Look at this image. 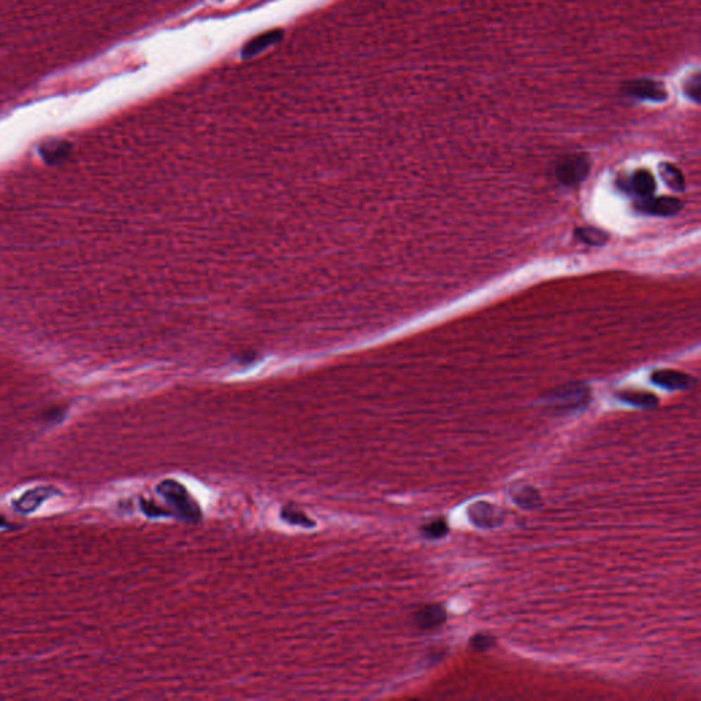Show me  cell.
Masks as SVG:
<instances>
[{"label":"cell","mask_w":701,"mask_h":701,"mask_svg":"<svg viewBox=\"0 0 701 701\" xmlns=\"http://www.w3.org/2000/svg\"><path fill=\"white\" fill-rule=\"evenodd\" d=\"M448 531H450V527H448V524L446 519H436V521H433V522L422 527V534L425 536L426 538H431V540L443 538L444 536L448 534Z\"/></svg>","instance_id":"e0dca14e"},{"label":"cell","mask_w":701,"mask_h":701,"mask_svg":"<svg viewBox=\"0 0 701 701\" xmlns=\"http://www.w3.org/2000/svg\"><path fill=\"white\" fill-rule=\"evenodd\" d=\"M660 177L671 189H674L676 192L683 191L685 177L676 166H673L670 163H662L660 165Z\"/></svg>","instance_id":"5bb4252c"},{"label":"cell","mask_w":701,"mask_h":701,"mask_svg":"<svg viewBox=\"0 0 701 701\" xmlns=\"http://www.w3.org/2000/svg\"><path fill=\"white\" fill-rule=\"evenodd\" d=\"M638 210L650 214V215H660V217H669V215H676L683 207V203L673 196H659V198H647L641 199L637 204Z\"/></svg>","instance_id":"8992f818"},{"label":"cell","mask_w":701,"mask_h":701,"mask_svg":"<svg viewBox=\"0 0 701 701\" xmlns=\"http://www.w3.org/2000/svg\"><path fill=\"white\" fill-rule=\"evenodd\" d=\"M630 189L640 198V199H647L653 196V192L656 189V181L651 172L648 170H638L636 172L631 179H630Z\"/></svg>","instance_id":"30bf717a"},{"label":"cell","mask_w":701,"mask_h":701,"mask_svg":"<svg viewBox=\"0 0 701 701\" xmlns=\"http://www.w3.org/2000/svg\"><path fill=\"white\" fill-rule=\"evenodd\" d=\"M158 495L170 507V515H175L184 522L201 521V510L184 485L175 479H166L156 488Z\"/></svg>","instance_id":"6da1fadb"},{"label":"cell","mask_w":701,"mask_h":701,"mask_svg":"<svg viewBox=\"0 0 701 701\" xmlns=\"http://www.w3.org/2000/svg\"><path fill=\"white\" fill-rule=\"evenodd\" d=\"M591 170L589 159L585 155H571L563 159L556 168L557 179L567 187H573L582 182Z\"/></svg>","instance_id":"3957f363"},{"label":"cell","mask_w":701,"mask_h":701,"mask_svg":"<svg viewBox=\"0 0 701 701\" xmlns=\"http://www.w3.org/2000/svg\"><path fill=\"white\" fill-rule=\"evenodd\" d=\"M651 381L655 385L670 391L689 389L693 382L692 377L676 370H657L652 374Z\"/></svg>","instance_id":"9c48e42d"},{"label":"cell","mask_w":701,"mask_h":701,"mask_svg":"<svg viewBox=\"0 0 701 701\" xmlns=\"http://www.w3.org/2000/svg\"><path fill=\"white\" fill-rule=\"evenodd\" d=\"M576 237L588 246L601 247L608 241V234L596 227H581L576 229Z\"/></svg>","instance_id":"9a60e30c"},{"label":"cell","mask_w":701,"mask_h":701,"mask_svg":"<svg viewBox=\"0 0 701 701\" xmlns=\"http://www.w3.org/2000/svg\"><path fill=\"white\" fill-rule=\"evenodd\" d=\"M1 524H3V522H1V519H0V526H1Z\"/></svg>","instance_id":"ffe728a7"},{"label":"cell","mask_w":701,"mask_h":701,"mask_svg":"<svg viewBox=\"0 0 701 701\" xmlns=\"http://www.w3.org/2000/svg\"><path fill=\"white\" fill-rule=\"evenodd\" d=\"M510 496L519 508L525 511H534L543 507V498L540 492L529 484L514 482L510 486Z\"/></svg>","instance_id":"52a82bcc"},{"label":"cell","mask_w":701,"mask_h":701,"mask_svg":"<svg viewBox=\"0 0 701 701\" xmlns=\"http://www.w3.org/2000/svg\"><path fill=\"white\" fill-rule=\"evenodd\" d=\"M52 495H53V491L50 488H36L33 491L26 492L24 496H21L18 500L15 501L14 505L20 512L29 514V512L34 511L43 501L47 500Z\"/></svg>","instance_id":"8fae6325"},{"label":"cell","mask_w":701,"mask_h":701,"mask_svg":"<svg viewBox=\"0 0 701 701\" xmlns=\"http://www.w3.org/2000/svg\"><path fill=\"white\" fill-rule=\"evenodd\" d=\"M700 75H696L695 77L690 78L689 84L685 85V91L688 94V96L692 99V101H699V95H700Z\"/></svg>","instance_id":"d6986e66"},{"label":"cell","mask_w":701,"mask_h":701,"mask_svg":"<svg viewBox=\"0 0 701 701\" xmlns=\"http://www.w3.org/2000/svg\"><path fill=\"white\" fill-rule=\"evenodd\" d=\"M470 648L476 652H486L492 650L496 645V640L493 636L486 633H478L470 640Z\"/></svg>","instance_id":"ac0fdd59"},{"label":"cell","mask_w":701,"mask_h":701,"mask_svg":"<svg viewBox=\"0 0 701 701\" xmlns=\"http://www.w3.org/2000/svg\"><path fill=\"white\" fill-rule=\"evenodd\" d=\"M591 399V389L586 385L570 384L553 392L548 398V404L556 412L569 414L585 408Z\"/></svg>","instance_id":"7a4b0ae2"},{"label":"cell","mask_w":701,"mask_h":701,"mask_svg":"<svg viewBox=\"0 0 701 701\" xmlns=\"http://www.w3.org/2000/svg\"><path fill=\"white\" fill-rule=\"evenodd\" d=\"M281 517H282L284 521H286L291 525H301L305 526V527H311V526L315 525L314 521H311L304 512H301L298 508H295L292 505L284 507L281 510Z\"/></svg>","instance_id":"2e32d148"},{"label":"cell","mask_w":701,"mask_h":701,"mask_svg":"<svg viewBox=\"0 0 701 701\" xmlns=\"http://www.w3.org/2000/svg\"><path fill=\"white\" fill-rule=\"evenodd\" d=\"M617 396L619 400L624 401V403H627L630 405H636V407H643V408H653L659 403V399L653 393L644 392V391H622Z\"/></svg>","instance_id":"4fadbf2b"},{"label":"cell","mask_w":701,"mask_h":701,"mask_svg":"<svg viewBox=\"0 0 701 701\" xmlns=\"http://www.w3.org/2000/svg\"><path fill=\"white\" fill-rule=\"evenodd\" d=\"M281 39H282V30H273V32H267L265 34H260V36L255 37L253 40H251L250 43L244 47L241 55H243V58H251V56L266 50L267 47L276 44L277 42H279Z\"/></svg>","instance_id":"7c38bea8"},{"label":"cell","mask_w":701,"mask_h":701,"mask_svg":"<svg viewBox=\"0 0 701 701\" xmlns=\"http://www.w3.org/2000/svg\"><path fill=\"white\" fill-rule=\"evenodd\" d=\"M625 92L629 96L640 101H663L667 98V91L663 84L652 80L631 81L625 87Z\"/></svg>","instance_id":"5b68a950"},{"label":"cell","mask_w":701,"mask_h":701,"mask_svg":"<svg viewBox=\"0 0 701 701\" xmlns=\"http://www.w3.org/2000/svg\"><path fill=\"white\" fill-rule=\"evenodd\" d=\"M447 621V611L440 604H430L421 608L414 615V624L422 630L440 627Z\"/></svg>","instance_id":"ba28073f"},{"label":"cell","mask_w":701,"mask_h":701,"mask_svg":"<svg viewBox=\"0 0 701 701\" xmlns=\"http://www.w3.org/2000/svg\"><path fill=\"white\" fill-rule=\"evenodd\" d=\"M469 519L473 525L482 529H493L503 525L505 519V514L500 507L488 503V501H476L469 507Z\"/></svg>","instance_id":"277c9868"}]
</instances>
